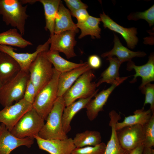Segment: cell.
Listing matches in <instances>:
<instances>
[{"label":"cell","instance_id":"obj_41","mask_svg":"<svg viewBox=\"0 0 154 154\" xmlns=\"http://www.w3.org/2000/svg\"><path fill=\"white\" fill-rule=\"evenodd\" d=\"M3 83L2 82L0 78V89L1 88L3 85Z\"/></svg>","mask_w":154,"mask_h":154},{"label":"cell","instance_id":"obj_25","mask_svg":"<svg viewBox=\"0 0 154 154\" xmlns=\"http://www.w3.org/2000/svg\"><path fill=\"white\" fill-rule=\"evenodd\" d=\"M46 56L54 66V68L60 73L70 71L85 64L86 62L77 63L65 60L56 51L48 50L44 52Z\"/></svg>","mask_w":154,"mask_h":154},{"label":"cell","instance_id":"obj_4","mask_svg":"<svg viewBox=\"0 0 154 154\" xmlns=\"http://www.w3.org/2000/svg\"><path fill=\"white\" fill-rule=\"evenodd\" d=\"M60 74L54 68L51 79L37 94L32 104L33 108L44 120H46L58 97V83Z\"/></svg>","mask_w":154,"mask_h":154},{"label":"cell","instance_id":"obj_9","mask_svg":"<svg viewBox=\"0 0 154 154\" xmlns=\"http://www.w3.org/2000/svg\"><path fill=\"white\" fill-rule=\"evenodd\" d=\"M76 31L70 30L54 34L49 38L50 42L49 50L64 53L69 59L76 56L74 50L77 41L75 39Z\"/></svg>","mask_w":154,"mask_h":154},{"label":"cell","instance_id":"obj_15","mask_svg":"<svg viewBox=\"0 0 154 154\" xmlns=\"http://www.w3.org/2000/svg\"><path fill=\"white\" fill-rule=\"evenodd\" d=\"M100 16L105 29L108 28L120 34L125 41L129 48L132 49L135 47L138 41L136 36L137 33L136 28L124 27L114 21L103 11Z\"/></svg>","mask_w":154,"mask_h":154},{"label":"cell","instance_id":"obj_16","mask_svg":"<svg viewBox=\"0 0 154 154\" xmlns=\"http://www.w3.org/2000/svg\"><path fill=\"white\" fill-rule=\"evenodd\" d=\"M126 69L129 71L134 70L135 72L133 75V78L130 82V83H133L136 82L138 77H141V83L139 87V89L141 90L147 84L154 81L153 52L150 54L147 62L143 65L137 66L132 60L128 62Z\"/></svg>","mask_w":154,"mask_h":154},{"label":"cell","instance_id":"obj_11","mask_svg":"<svg viewBox=\"0 0 154 154\" xmlns=\"http://www.w3.org/2000/svg\"><path fill=\"white\" fill-rule=\"evenodd\" d=\"M128 78L127 77H119L108 89L103 90L94 96L87 105L86 115L88 119L92 121L95 119L100 112L103 110L104 106L113 90Z\"/></svg>","mask_w":154,"mask_h":154},{"label":"cell","instance_id":"obj_26","mask_svg":"<svg viewBox=\"0 0 154 154\" xmlns=\"http://www.w3.org/2000/svg\"><path fill=\"white\" fill-rule=\"evenodd\" d=\"M0 45L24 48L33 44L23 38L18 30L14 28L0 33Z\"/></svg>","mask_w":154,"mask_h":154},{"label":"cell","instance_id":"obj_33","mask_svg":"<svg viewBox=\"0 0 154 154\" xmlns=\"http://www.w3.org/2000/svg\"><path fill=\"white\" fill-rule=\"evenodd\" d=\"M142 93L145 95L143 106L147 104L150 105V109L154 113V84L151 83L146 84L141 90Z\"/></svg>","mask_w":154,"mask_h":154},{"label":"cell","instance_id":"obj_39","mask_svg":"<svg viewBox=\"0 0 154 154\" xmlns=\"http://www.w3.org/2000/svg\"><path fill=\"white\" fill-rule=\"evenodd\" d=\"M154 151L151 148L144 147L143 154H154Z\"/></svg>","mask_w":154,"mask_h":154},{"label":"cell","instance_id":"obj_22","mask_svg":"<svg viewBox=\"0 0 154 154\" xmlns=\"http://www.w3.org/2000/svg\"><path fill=\"white\" fill-rule=\"evenodd\" d=\"M97 93L87 98L79 99L64 108L62 115V122L63 130L65 133L67 134L70 131V123L74 116L80 110L85 108L88 103Z\"/></svg>","mask_w":154,"mask_h":154},{"label":"cell","instance_id":"obj_31","mask_svg":"<svg viewBox=\"0 0 154 154\" xmlns=\"http://www.w3.org/2000/svg\"><path fill=\"white\" fill-rule=\"evenodd\" d=\"M145 134L144 147L151 148L154 145V113L149 121L144 125Z\"/></svg>","mask_w":154,"mask_h":154},{"label":"cell","instance_id":"obj_37","mask_svg":"<svg viewBox=\"0 0 154 154\" xmlns=\"http://www.w3.org/2000/svg\"><path fill=\"white\" fill-rule=\"evenodd\" d=\"M87 62L92 69H98L102 65L100 58L96 54L89 56Z\"/></svg>","mask_w":154,"mask_h":154},{"label":"cell","instance_id":"obj_2","mask_svg":"<svg viewBox=\"0 0 154 154\" xmlns=\"http://www.w3.org/2000/svg\"><path fill=\"white\" fill-rule=\"evenodd\" d=\"M27 6H23L20 0H0V15L7 25L17 29L23 36L25 31Z\"/></svg>","mask_w":154,"mask_h":154},{"label":"cell","instance_id":"obj_27","mask_svg":"<svg viewBox=\"0 0 154 154\" xmlns=\"http://www.w3.org/2000/svg\"><path fill=\"white\" fill-rule=\"evenodd\" d=\"M107 60L109 61V66L101 73L100 79L96 83L97 87L104 82L112 84L120 77L119 70L122 63L113 56L108 57Z\"/></svg>","mask_w":154,"mask_h":154},{"label":"cell","instance_id":"obj_36","mask_svg":"<svg viewBox=\"0 0 154 154\" xmlns=\"http://www.w3.org/2000/svg\"><path fill=\"white\" fill-rule=\"evenodd\" d=\"M71 15L76 18L77 21V23H80L84 22L87 20L90 15L86 9L85 8L78 10Z\"/></svg>","mask_w":154,"mask_h":154},{"label":"cell","instance_id":"obj_17","mask_svg":"<svg viewBox=\"0 0 154 154\" xmlns=\"http://www.w3.org/2000/svg\"><path fill=\"white\" fill-rule=\"evenodd\" d=\"M109 126L111 128V134L103 154H129L130 152L123 149L121 146L117 137L116 125L121 118L120 115L113 110L109 113Z\"/></svg>","mask_w":154,"mask_h":154},{"label":"cell","instance_id":"obj_5","mask_svg":"<svg viewBox=\"0 0 154 154\" xmlns=\"http://www.w3.org/2000/svg\"><path fill=\"white\" fill-rule=\"evenodd\" d=\"M95 76L92 69L85 72L63 95L66 107L78 99L88 98L97 92L96 83L92 82Z\"/></svg>","mask_w":154,"mask_h":154},{"label":"cell","instance_id":"obj_29","mask_svg":"<svg viewBox=\"0 0 154 154\" xmlns=\"http://www.w3.org/2000/svg\"><path fill=\"white\" fill-rule=\"evenodd\" d=\"M73 140L76 148L95 146L102 142V137L98 131L87 130L76 134Z\"/></svg>","mask_w":154,"mask_h":154},{"label":"cell","instance_id":"obj_20","mask_svg":"<svg viewBox=\"0 0 154 154\" xmlns=\"http://www.w3.org/2000/svg\"><path fill=\"white\" fill-rule=\"evenodd\" d=\"M70 11L65 7L61 1L55 21L54 34L70 30L78 33V29L72 21Z\"/></svg>","mask_w":154,"mask_h":154},{"label":"cell","instance_id":"obj_35","mask_svg":"<svg viewBox=\"0 0 154 154\" xmlns=\"http://www.w3.org/2000/svg\"><path fill=\"white\" fill-rule=\"evenodd\" d=\"M71 14L81 9H87L88 6L80 0H64Z\"/></svg>","mask_w":154,"mask_h":154},{"label":"cell","instance_id":"obj_24","mask_svg":"<svg viewBox=\"0 0 154 154\" xmlns=\"http://www.w3.org/2000/svg\"><path fill=\"white\" fill-rule=\"evenodd\" d=\"M61 1L60 0H38L43 5L44 13L46 31H48L50 36L54 34L55 21Z\"/></svg>","mask_w":154,"mask_h":154},{"label":"cell","instance_id":"obj_3","mask_svg":"<svg viewBox=\"0 0 154 154\" xmlns=\"http://www.w3.org/2000/svg\"><path fill=\"white\" fill-rule=\"evenodd\" d=\"M29 79V71L21 70L14 77L4 83L0 89V104L5 107L23 99Z\"/></svg>","mask_w":154,"mask_h":154},{"label":"cell","instance_id":"obj_14","mask_svg":"<svg viewBox=\"0 0 154 154\" xmlns=\"http://www.w3.org/2000/svg\"><path fill=\"white\" fill-rule=\"evenodd\" d=\"M1 124L0 154H10L11 151L19 147L25 146L30 148L33 144V137L17 138L11 134L3 124Z\"/></svg>","mask_w":154,"mask_h":154},{"label":"cell","instance_id":"obj_38","mask_svg":"<svg viewBox=\"0 0 154 154\" xmlns=\"http://www.w3.org/2000/svg\"><path fill=\"white\" fill-rule=\"evenodd\" d=\"M144 147V144L140 145L131 151L129 154H143Z\"/></svg>","mask_w":154,"mask_h":154},{"label":"cell","instance_id":"obj_6","mask_svg":"<svg viewBox=\"0 0 154 154\" xmlns=\"http://www.w3.org/2000/svg\"><path fill=\"white\" fill-rule=\"evenodd\" d=\"M45 51L38 54L28 69L30 79L36 88L37 95L50 81L53 74L54 68L46 56Z\"/></svg>","mask_w":154,"mask_h":154},{"label":"cell","instance_id":"obj_19","mask_svg":"<svg viewBox=\"0 0 154 154\" xmlns=\"http://www.w3.org/2000/svg\"><path fill=\"white\" fill-rule=\"evenodd\" d=\"M114 44L113 48L110 51L102 54L103 58L116 56L118 60L122 63L129 62L135 57H143L146 54L143 51H133L124 46L117 35L114 34Z\"/></svg>","mask_w":154,"mask_h":154},{"label":"cell","instance_id":"obj_12","mask_svg":"<svg viewBox=\"0 0 154 154\" xmlns=\"http://www.w3.org/2000/svg\"><path fill=\"white\" fill-rule=\"evenodd\" d=\"M33 137L36 140L40 149L50 154H71L76 148L71 138L64 139H44L38 135H34Z\"/></svg>","mask_w":154,"mask_h":154},{"label":"cell","instance_id":"obj_7","mask_svg":"<svg viewBox=\"0 0 154 154\" xmlns=\"http://www.w3.org/2000/svg\"><path fill=\"white\" fill-rule=\"evenodd\" d=\"M44 121L32 108L23 116L10 132L19 138L33 137L38 135L44 124Z\"/></svg>","mask_w":154,"mask_h":154},{"label":"cell","instance_id":"obj_40","mask_svg":"<svg viewBox=\"0 0 154 154\" xmlns=\"http://www.w3.org/2000/svg\"><path fill=\"white\" fill-rule=\"evenodd\" d=\"M20 1L23 5L26 3L33 4L38 2V0H22Z\"/></svg>","mask_w":154,"mask_h":154},{"label":"cell","instance_id":"obj_1","mask_svg":"<svg viewBox=\"0 0 154 154\" xmlns=\"http://www.w3.org/2000/svg\"><path fill=\"white\" fill-rule=\"evenodd\" d=\"M66 106L63 96L58 97L48 115L46 122L38 134L44 139H64L68 138L64 131L62 117Z\"/></svg>","mask_w":154,"mask_h":154},{"label":"cell","instance_id":"obj_23","mask_svg":"<svg viewBox=\"0 0 154 154\" xmlns=\"http://www.w3.org/2000/svg\"><path fill=\"white\" fill-rule=\"evenodd\" d=\"M153 113L150 109L145 110L144 107L136 110L133 115L125 117L121 122H117L116 125V130L117 131L127 126L136 125L144 126L149 121Z\"/></svg>","mask_w":154,"mask_h":154},{"label":"cell","instance_id":"obj_8","mask_svg":"<svg viewBox=\"0 0 154 154\" xmlns=\"http://www.w3.org/2000/svg\"><path fill=\"white\" fill-rule=\"evenodd\" d=\"M117 132L121 146L128 151H130L144 144V126L138 124L127 126L117 131Z\"/></svg>","mask_w":154,"mask_h":154},{"label":"cell","instance_id":"obj_21","mask_svg":"<svg viewBox=\"0 0 154 154\" xmlns=\"http://www.w3.org/2000/svg\"><path fill=\"white\" fill-rule=\"evenodd\" d=\"M21 70L16 61L7 53L0 52V78L3 84Z\"/></svg>","mask_w":154,"mask_h":154},{"label":"cell","instance_id":"obj_10","mask_svg":"<svg viewBox=\"0 0 154 154\" xmlns=\"http://www.w3.org/2000/svg\"><path fill=\"white\" fill-rule=\"evenodd\" d=\"M32 108V104L23 99L0 111V123L10 131L23 116Z\"/></svg>","mask_w":154,"mask_h":154},{"label":"cell","instance_id":"obj_18","mask_svg":"<svg viewBox=\"0 0 154 154\" xmlns=\"http://www.w3.org/2000/svg\"><path fill=\"white\" fill-rule=\"evenodd\" d=\"M91 69H92L86 62L83 66L68 72L60 73L58 80L57 96H63L81 75Z\"/></svg>","mask_w":154,"mask_h":154},{"label":"cell","instance_id":"obj_28","mask_svg":"<svg viewBox=\"0 0 154 154\" xmlns=\"http://www.w3.org/2000/svg\"><path fill=\"white\" fill-rule=\"evenodd\" d=\"M101 22L100 18L89 15L87 20L83 23H77V28L81 31L78 38L81 39L86 36L90 35L92 38H99L101 37V29L99 25Z\"/></svg>","mask_w":154,"mask_h":154},{"label":"cell","instance_id":"obj_13","mask_svg":"<svg viewBox=\"0 0 154 154\" xmlns=\"http://www.w3.org/2000/svg\"><path fill=\"white\" fill-rule=\"evenodd\" d=\"M50 45L49 39L42 44H40L37 47L35 51L32 53H19L17 52L13 47L0 45V52L9 54L18 63L21 70L28 71L29 68L40 52L48 50Z\"/></svg>","mask_w":154,"mask_h":154},{"label":"cell","instance_id":"obj_32","mask_svg":"<svg viewBox=\"0 0 154 154\" xmlns=\"http://www.w3.org/2000/svg\"><path fill=\"white\" fill-rule=\"evenodd\" d=\"M106 144L101 142L95 146H87L76 148L71 154H103L105 151Z\"/></svg>","mask_w":154,"mask_h":154},{"label":"cell","instance_id":"obj_30","mask_svg":"<svg viewBox=\"0 0 154 154\" xmlns=\"http://www.w3.org/2000/svg\"><path fill=\"white\" fill-rule=\"evenodd\" d=\"M127 19L134 21L144 19L147 22L150 27H151L154 24V5L144 11L131 13L128 16Z\"/></svg>","mask_w":154,"mask_h":154},{"label":"cell","instance_id":"obj_34","mask_svg":"<svg viewBox=\"0 0 154 154\" xmlns=\"http://www.w3.org/2000/svg\"><path fill=\"white\" fill-rule=\"evenodd\" d=\"M36 95V88L29 79L26 85L23 99L28 102L33 104Z\"/></svg>","mask_w":154,"mask_h":154},{"label":"cell","instance_id":"obj_42","mask_svg":"<svg viewBox=\"0 0 154 154\" xmlns=\"http://www.w3.org/2000/svg\"><path fill=\"white\" fill-rule=\"evenodd\" d=\"M1 124H0V131L1 130Z\"/></svg>","mask_w":154,"mask_h":154}]
</instances>
